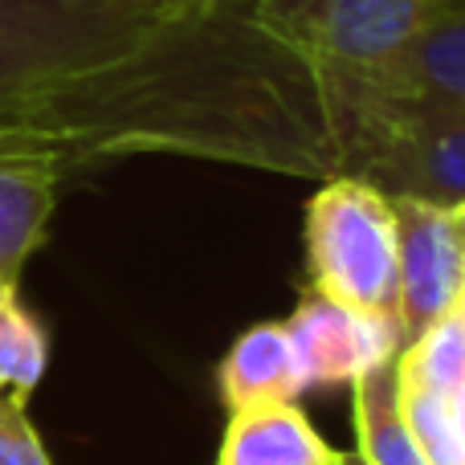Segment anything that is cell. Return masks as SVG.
Returning <instances> with one entry per match:
<instances>
[{"mask_svg": "<svg viewBox=\"0 0 465 465\" xmlns=\"http://www.w3.org/2000/svg\"><path fill=\"white\" fill-rule=\"evenodd\" d=\"M347 82L273 0H0V152L339 176Z\"/></svg>", "mask_w": 465, "mask_h": 465, "instance_id": "1", "label": "cell"}, {"mask_svg": "<svg viewBox=\"0 0 465 465\" xmlns=\"http://www.w3.org/2000/svg\"><path fill=\"white\" fill-rule=\"evenodd\" d=\"M339 176L384 196L458 209L465 201V106L347 78Z\"/></svg>", "mask_w": 465, "mask_h": 465, "instance_id": "2", "label": "cell"}, {"mask_svg": "<svg viewBox=\"0 0 465 465\" xmlns=\"http://www.w3.org/2000/svg\"><path fill=\"white\" fill-rule=\"evenodd\" d=\"M311 286L360 314L396 319V213L380 188L331 176L306 204Z\"/></svg>", "mask_w": 465, "mask_h": 465, "instance_id": "3", "label": "cell"}, {"mask_svg": "<svg viewBox=\"0 0 465 465\" xmlns=\"http://www.w3.org/2000/svg\"><path fill=\"white\" fill-rule=\"evenodd\" d=\"M396 213V322L404 343L458 311L465 290V241L450 209L388 196Z\"/></svg>", "mask_w": 465, "mask_h": 465, "instance_id": "4", "label": "cell"}, {"mask_svg": "<svg viewBox=\"0 0 465 465\" xmlns=\"http://www.w3.org/2000/svg\"><path fill=\"white\" fill-rule=\"evenodd\" d=\"M282 322H286V335L294 343L306 388L355 384L360 376L392 363L404 347L396 319L347 311V306L331 302L327 294H319L314 286L298 298L290 319Z\"/></svg>", "mask_w": 465, "mask_h": 465, "instance_id": "5", "label": "cell"}, {"mask_svg": "<svg viewBox=\"0 0 465 465\" xmlns=\"http://www.w3.org/2000/svg\"><path fill=\"white\" fill-rule=\"evenodd\" d=\"M363 82L465 106V0H450L437 8L420 25L417 37L384 70Z\"/></svg>", "mask_w": 465, "mask_h": 465, "instance_id": "6", "label": "cell"}, {"mask_svg": "<svg viewBox=\"0 0 465 465\" xmlns=\"http://www.w3.org/2000/svg\"><path fill=\"white\" fill-rule=\"evenodd\" d=\"M57 184L62 172L49 160L0 152V290L21 282V270L45 241Z\"/></svg>", "mask_w": 465, "mask_h": 465, "instance_id": "7", "label": "cell"}, {"mask_svg": "<svg viewBox=\"0 0 465 465\" xmlns=\"http://www.w3.org/2000/svg\"><path fill=\"white\" fill-rule=\"evenodd\" d=\"M217 388L229 412L298 401L306 392V380L298 368L294 343L286 335V322H257L241 331L217 368Z\"/></svg>", "mask_w": 465, "mask_h": 465, "instance_id": "8", "label": "cell"}, {"mask_svg": "<svg viewBox=\"0 0 465 465\" xmlns=\"http://www.w3.org/2000/svg\"><path fill=\"white\" fill-rule=\"evenodd\" d=\"M339 450L322 441L294 401L229 412L217 465H331Z\"/></svg>", "mask_w": 465, "mask_h": 465, "instance_id": "9", "label": "cell"}, {"mask_svg": "<svg viewBox=\"0 0 465 465\" xmlns=\"http://www.w3.org/2000/svg\"><path fill=\"white\" fill-rule=\"evenodd\" d=\"M355 392V437H360L363 465H425L412 425L404 417L401 384H396V360L368 371L351 384Z\"/></svg>", "mask_w": 465, "mask_h": 465, "instance_id": "10", "label": "cell"}, {"mask_svg": "<svg viewBox=\"0 0 465 465\" xmlns=\"http://www.w3.org/2000/svg\"><path fill=\"white\" fill-rule=\"evenodd\" d=\"M49 368V335L21 302L16 286L0 290V404H29Z\"/></svg>", "mask_w": 465, "mask_h": 465, "instance_id": "11", "label": "cell"}, {"mask_svg": "<svg viewBox=\"0 0 465 465\" xmlns=\"http://www.w3.org/2000/svg\"><path fill=\"white\" fill-rule=\"evenodd\" d=\"M396 380L401 388L429 392L437 401H450L465 388V322L461 314H445L441 322L417 335L396 355Z\"/></svg>", "mask_w": 465, "mask_h": 465, "instance_id": "12", "label": "cell"}, {"mask_svg": "<svg viewBox=\"0 0 465 465\" xmlns=\"http://www.w3.org/2000/svg\"><path fill=\"white\" fill-rule=\"evenodd\" d=\"M401 384V380H396ZM401 404L404 417L412 425V437H417L420 453H425V465H465V441L453 425V404L437 401L429 392H412V388H401Z\"/></svg>", "mask_w": 465, "mask_h": 465, "instance_id": "13", "label": "cell"}, {"mask_svg": "<svg viewBox=\"0 0 465 465\" xmlns=\"http://www.w3.org/2000/svg\"><path fill=\"white\" fill-rule=\"evenodd\" d=\"M0 465H54L21 404H0Z\"/></svg>", "mask_w": 465, "mask_h": 465, "instance_id": "14", "label": "cell"}, {"mask_svg": "<svg viewBox=\"0 0 465 465\" xmlns=\"http://www.w3.org/2000/svg\"><path fill=\"white\" fill-rule=\"evenodd\" d=\"M453 425H458V433H461V441H465V388L453 396Z\"/></svg>", "mask_w": 465, "mask_h": 465, "instance_id": "15", "label": "cell"}, {"mask_svg": "<svg viewBox=\"0 0 465 465\" xmlns=\"http://www.w3.org/2000/svg\"><path fill=\"white\" fill-rule=\"evenodd\" d=\"M450 217H453V229H458V237L465 241V201L458 204V209H450Z\"/></svg>", "mask_w": 465, "mask_h": 465, "instance_id": "16", "label": "cell"}, {"mask_svg": "<svg viewBox=\"0 0 465 465\" xmlns=\"http://www.w3.org/2000/svg\"><path fill=\"white\" fill-rule=\"evenodd\" d=\"M347 458H351V453H339V458L331 461V465H347Z\"/></svg>", "mask_w": 465, "mask_h": 465, "instance_id": "17", "label": "cell"}, {"mask_svg": "<svg viewBox=\"0 0 465 465\" xmlns=\"http://www.w3.org/2000/svg\"><path fill=\"white\" fill-rule=\"evenodd\" d=\"M347 465H363V461H360V458H355V453H351V458H347Z\"/></svg>", "mask_w": 465, "mask_h": 465, "instance_id": "18", "label": "cell"}, {"mask_svg": "<svg viewBox=\"0 0 465 465\" xmlns=\"http://www.w3.org/2000/svg\"><path fill=\"white\" fill-rule=\"evenodd\" d=\"M441 5H450V0H441Z\"/></svg>", "mask_w": 465, "mask_h": 465, "instance_id": "19", "label": "cell"}]
</instances>
